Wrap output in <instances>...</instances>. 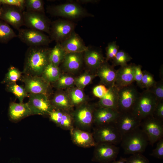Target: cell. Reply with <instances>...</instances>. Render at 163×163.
Returning <instances> with one entry per match:
<instances>
[{"label": "cell", "instance_id": "1", "mask_svg": "<svg viewBox=\"0 0 163 163\" xmlns=\"http://www.w3.org/2000/svg\"><path fill=\"white\" fill-rule=\"evenodd\" d=\"M51 49L46 46L29 47L26 53L22 73L41 76L50 63Z\"/></svg>", "mask_w": 163, "mask_h": 163}, {"label": "cell", "instance_id": "2", "mask_svg": "<svg viewBox=\"0 0 163 163\" xmlns=\"http://www.w3.org/2000/svg\"><path fill=\"white\" fill-rule=\"evenodd\" d=\"M121 145L126 154L142 153L149 144L148 138L140 127L123 135Z\"/></svg>", "mask_w": 163, "mask_h": 163}, {"label": "cell", "instance_id": "3", "mask_svg": "<svg viewBox=\"0 0 163 163\" xmlns=\"http://www.w3.org/2000/svg\"><path fill=\"white\" fill-rule=\"evenodd\" d=\"M47 11L53 16L69 19L94 16L77 2H68L50 6L47 8Z\"/></svg>", "mask_w": 163, "mask_h": 163}, {"label": "cell", "instance_id": "4", "mask_svg": "<svg viewBox=\"0 0 163 163\" xmlns=\"http://www.w3.org/2000/svg\"><path fill=\"white\" fill-rule=\"evenodd\" d=\"M158 102L154 94L145 89L140 94L131 112L137 118L142 120L153 116Z\"/></svg>", "mask_w": 163, "mask_h": 163}, {"label": "cell", "instance_id": "5", "mask_svg": "<svg viewBox=\"0 0 163 163\" xmlns=\"http://www.w3.org/2000/svg\"><path fill=\"white\" fill-rule=\"evenodd\" d=\"M23 15L24 26L50 35L51 22L45 13L26 11H23Z\"/></svg>", "mask_w": 163, "mask_h": 163}, {"label": "cell", "instance_id": "6", "mask_svg": "<svg viewBox=\"0 0 163 163\" xmlns=\"http://www.w3.org/2000/svg\"><path fill=\"white\" fill-rule=\"evenodd\" d=\"M140 127L146 136L149 144L152 146L163 138V122L153 116L142 120Z\"/></svg>", "mask_w": 163, "mask_h": 163}, {"label": "cell", "instance_id": "7", "mask_svg": "<svg viewBox=\"0 0 163 163\" xmlns=\"http://www.w3.org/2000/svg\"><path fill=\"white\" fill-rule=\"evenodd\" d=\"M93 134L97 143L107 142L116 145L120 143L122 139L114 123L96 126Z\"/></svg>", "mask_w": 163, "mask_h": 163}, {"label": "cell", "instance_id": "8", "mask_svg": "<svg viewBox=\"0 0 163 163\" xmlns=\"http://www.w3.org/2000/svg\"><path fill=\"white\" fill-rule=\"evenodd\" d=\"M75 24L68 20L59 19L51 23L50 38L52 41L61 43L74 31Z\"/></svg>", "mask_w": 163, "mask_h": 163}, {"label": "cell", "instance_id": "9", "mask_svg": "<svg viewBox=\"0 0 163 163\" xmlns=\"http://www.w3.org/2000/svg\"><path fill=\"white\" fill-rule=\"evenodd\" d=\"M18 31V38L29 47L46 46L52 41L49 36L39 31L28 28Z\"/></svg>", "mask_w": 163, "mask_h": 163}, {"label": "cell", "instance_id": "10", "mask_svg": "<svg viewBox=\"0 0 163 163\" xmlns=\"http://www.w3.org/2000/svg\"><path fill=\"white\" fill-rule=\"evenodd\" d=\"M28 98L27 103L32 115H49L55 109L46 94H30Z\"/></svg>", "mask_w": 163, "mask_h": 163}, {"label": "cell", "instance_id": "11", "mask_svg": "<svg viewBox=\"0 0 163 163\" xmlns=\"http://www.w3.org/2000/svg\"><path fill=\"white\" fill-rule=\"evenodd\" d=\"M92 161L99 163H110L115 160L119 148L110 143L100 142L94 147Z\"/></svg>", "mask_w": 163, "mask_h": 163}, {"label": "cell", "instance_id": "12", "mask_svg": "<svg viewBox=\"0 0 163 163\" xmlns=\"http://www.w3.org/2000/svg\"><path fill=\"white\" fill-rule=\"evenodd\" d=\"M140 94L133 84L119 89L118 112L122 113L131 111Z\"/></svg>", "mask_w": 163, "mask_h": 163}, {"label": "cell", "instance_id": "13", "mask_svg": "<svg viewBox=\"0 0 163 163\" xmlns=\"http://www.w3.org/2000/svg\"><path fill=\"white\" fill-rule=\"evenodd\" d=\"M95 109L91 106L82 104L75 110L72 117L73 123L77 128L86 129L90 127L94 123V113Z\"/></svg>", "mask_w": 163, "mask_h": 163}, {"label": "cell", "instance_id": "14", "mask_svg": "<svg viewBox=\"0 0 163 163\" xmlns=\"http://www.w3.org/2000/svg\"><path fill=\"white\" fill-rule=\"evenodd\" d=\"M24 87L28 94H44L47 95L49 83L41 76L24 75L21 79Z\"/></svg>", "mask_w": 163, "mask_h": 163}, {"label": "cell", "instance_id": "15", "mask_svg": "<svg viewBox=\"0 0 163 163\" xmlns=\"http://www.w3.org/2000/svg\"><path fill=\"white\" fill-rule=\"evenodd\" d=\"M142 120L131 111L120 113L114 123L122 137L124 135L140 127Z\"/></svg>", "mask_w": 163, "mask_h": 163}, {"label": "cell", "instance_id": "16", "mask_svg": "<svg viewBox=\"0 0 163 163\" xmlns=\"http://www.w3.org/2000/svg\"><path fill=\"white\" fill-rule=\"evenodd\" d=\"M6 5L4 9L2 8L0 18L18 30L24 25L23 11L17 7Z\"/></svg>", "mask_w": 163, "mask_h": 163}, {"label": "cell", "instance_id": "17", "mask_svg": "<svg viewBox=\"0 0 163 163\" xmlns=\"http://www.w3.org/2000/svg\"><path fill=\"white\" fill-rule=\"evenodd\" d=\"M120 113L109 108L98 107L94 113V123L96 126L114 123Z\"/></svg>", "mask_w": 163, "mask_h": 163}, {"label": "cell", "instance_id": "18", "mask_svg": "<svg viewBox=\"0 0 163 163\" xmlns=\"http://www.w3.org/2000/svg\"><path fill=\"white\" fill-rule=\"evenodd\" d=\"M70 131L72 142L78 146L89 148L95 147L97 144L93 133L73 127Z\"/></svg>", "mask_w": 163, "mask_h": 163}, {"label": "cell", "instance_id": "19", "mask_svg": "<svg viewBox=\"0 0 163 163\" xmlns=\"http://www.w3.org/2000/svg\"><path fill=\"white\" fill-rule=\"evenodd\" d=\"M134 64L121 66L117 70L115 86L119 90L132 84L134 81L133 67Z\"/></svg>", "mask_w": 163, "mask_h": 163}, {"label": "cell", "instance_id": "20", "mask_svg": "<svg viewBox=\"0 0 163 163\" xmlns=\"http://www.w3.org/2000/svg\"><path fill=\"white\" fill-rule=\"evenodd\" d=\"M116 72L114 67L105 61L97 69L95 74L99 77L101 83L109 88L115 86Z\"/></svg>", "mask_w": 163, "mask_h": 163}, {"label": "cell", "instance_id": "21", "mask_svg": "<svg viewBox=\"0 0 163 163\" xmlns=\"http://www.w3.org/2000/svg\"><path fill=\"white\" fill-rule=\"evenodd\" d=\"M60 44L66 53H84L88 48L81 37L75 31Z\"/></svg>", "mask_w": 163, "mask_h": 163}, {"label": "cell", "instance_id": "22", "mask_svg": "<svg viewBox=\"0 0 163 163\" xmlns=\"http://www.w3.org/2000/svg\"><path fill=\"white\" fill-rule=\"evenodd\" d=\"M84 53V60L86 65L95 72L105 61L102 52L99 49L88 47Z\"/></svg>", "mask_w": 163, "mask_h": 163}, {"label": "cell", "instance_id": "23", "mask_svg": "<svg viewBox=\"0 0 163 163\" xmlns=\"http://www.w3.org/2000/svg\"><path fill=\"white\" fill-rule=\"evenodd\" d=\"M83 53H66L61 63L64 69L71 73H74L79 70L84 62Z\"/></svg>", "mask_w": 163, "mask_h": 163}, {"label": "cell", "instance_id": "24", "mask_svg": "<svg viewBox=\"0 0 163 163\" xmlns=\"http://www.w3.org/2000/svg\"><path fill=\"white\" fill-rule=\"evenodd\" d=\"M10 119L18 121L29 116L32 115L26 103H20L12 102L10 103L8 111Z\"/></svg>", "mask_w": 163, "mask_h": 163}, {"label": "cell", "instance_id": "25", "mask_svg": "<svg viewBox=\"0 0 163 163\" xmlns=\"http://www.w3.org/2000/svg\"><path fill=\"white\" fill-rule=\"evenodd\" d=\"M118 91L119 89L115 86L109 88L105 96L100 99L98 103V106L118 111Z\"/></svg>", "mask_w": 163, "mask_h": 163}, {"label": "cell", "instance_id": "26", "mask_svg": "<svg viewBox=\"0 0 163 163\" xmlns=\"http://www.w3.org/2000/svg\"><path fill=\"white\" fill-rule=\"evenodd\" d=\"M55 109L67 111L73 106L68 94L62 92L56 94L50 101Z\"/></svg>", "mask_w": 163, "mask_h": 163}, {"label": "cell", "instance_id": "27", "mask_svg": "<svg viewBox=\"0 0 163 163\" xmlns=\"http://www.w3.org/2000/svg\"><path fill=\"white\" fill-rule=\"evenodd\" d=\"M66 53L60 43H56L55 46L51 49L50 52V63L59 66L62 62Z\"/></svg>", "mask_w": 163, "mask_h": 163}, {"label": "cell", "instance_id": "28", "mask_svg": "<svg viewBox=\"0 0 163 163\" xmlns=\"http://www.w3.org/2000/svg\"><path fill=\"white\" fill-rule=\"evenodd\" d=\"M61 74L60 69L58 66L49 63L41 76L50 84L51 82H55Z\"/></svg>", "mask_w": 163, "mask_h": 163}, {"label": "cell", "instance_id": "29", "mask_svg": "<svg viewBox=\"0 0 163 163\" xmlns=\"http://www.w3.org/2000/svg\"><path fill=\"white\" fill-rule=\"evenodd\" d=\"M6 90L12 93L18 100L19 103H23L24 99L28 97L29 94L27 92L24 86L17 85L16 83L6 84Z\"/></svg>", "mask_w": 163, "mask_h": 163}, {"label": "cell", "instance_id": "30", "mask_svg": "<svg viewBox=\"0 0 163 163\" xmlns=\"http://www.w3.org/2000/svg\"><path fill=\"white\" fill-rule=\"evenodd\" d=\"M68 95L72 106L82 105L86 99L85 95L82 90L77 87L71 89Z\"/></svg>", "mask_w": 163, "mask_h": 163}, {"label": "cell", "instance_id": "31", "mask_svg": "<svg viewBox=\"0 0 163 163\" xmlns=\"http://www.w3.org/2000/svg\"><path fill=\"white\" fill-rule=\"evenodd\" d=\"M22 73V72L16 67L11 66L8 69V72L1 83L7 84L15 83L18 81H21Z\"/></svg>", "mask_w": 163, "mask_h": 163}, {"label": "cell", "instance_id": "32", "mask_svg": "<svg viewBox=\"0 0 163 163\" xmlns=\"http://www.w3.org/2000/svg\"><path fill=\"white\" fill-rule=\"evenodd\" d=\"M18 36L8 24L0 22V41L6 43Z\"/></svg>", "mask_w": 163, "mask_h": 163}, {"label": "cell", "instance_id": "33", "mask_svg": "<svg viewBox=\"0 0 163 163\" xmlns=\"http://www.w3.org/2000/svg\"><path fill=\"white\" fill-rule=\"evenodd\" d=\"M44 2L42 0H24L26 11L45 13Z\"/></svg>", "mask_w": 163, "mask_h": 163}, {"label": "cell", "instance_id": "34", "mask_svg": "<svg viewBox=\"0 0 163 163\" xmlns=\"http://www.w3.org/2000/svg\"><path fill=\"white\" fill-rule=\"evenodd\" d=\"M75 79L72 76L61 74L58 79L54 83L58 89H64L72 87L75 85Z\"/></svg>", "mask_w": 163, "mask_h": 163}, {"label": "cell", "instance_id": "35", "mask_svg": "<svg viewBox=\"0 0 163 163\" xmlns=\"http://www.w3.org/2000/svg\"><path fill=\"white\" fill-rule=\"evenodd\" d=\"M132 59V57L127 52L122 50H119L114 58L112 60L114 67L124 66Z\"/></svg>", "mask_w": 163, "mask_h": 163}, {"label": "cell", "instance_id": "36", "mask_svg": "<svg viewBox=\"0 0 163 163\" xmlns=\"http://www.w3.org/2000/svg\"><path fill=\"white\" fill-rule=\"evenodd\" d=\"M96 76V74H91L88 73H85L75 79V85L77 88L82 90L91 83Z\"/></svg>", "mask_w": 163, "mask_h": 163}, {"label": "cell", "instance_id": "37", "mask_svg": "<svg viewBox=\"0 0 163 163\" xmlns=\"http://www.w3.org/2000/svg\"><path fill=\"white\" fill-rule=\"evenodd\" d=\"M142 71L143 77L140 88H145L146 90H147L153 87L156 82L152 74L145 70Z\"/></svg>", "mask_w": 163, "mask_h": 163}, {"label": "cell", "instance_id": "38", "mask_svg": "<svg viewBox=\"0 0 163 163\" xmlns=\"http://www.w3.org/2000/svg\"><path fill=\"white\" fill-rule=\"evenodd\" d=\"M153 93L155 97L158 102L163 101V80L156 82L152 87L147 89Z\"/></svg>", "mask_w": 163, "mask_h": 163}, {"label": "cell", "instance_id": "39", "mask_svg": "<svg viewBox=\"0 0 163 163\" xmlns=\"http://www.w3.org/2000/svg\"><path fill=\"white\" fill-rule=\"evenodd\" d=\"M119 46L116 41L109 43L106 48V58L105 61L112 60L115 57L119 50Z\"/></svg>", "mask_w": 163, "mask_h": 163}, {"label": "cell", "instance_id": "40", "mask_svg": "<svg viewBox=\"0 0 163 163\" xmlns=\"http://www.w3.org/2000/svg\"><path fill=\"white\" fill-rule=\"evenodd\" d=\"M126 160L127 163H150L148 158L141 153L133 154Z\"/></svg>", "mask_w": 163, "mask_h": 163}, {"label": "cell", "instance_id": "41", "mask_svg": "<svg viewBox=\"0 0 163 163\" xmlns=\"http://www.w3.org/2000/svg\"><path fill=\"white\" fill-rule=\"evenodd\" d=\"M150 155L160 159L163 158V139L158 141L156 147L153 150Z\"/></svg>", "mask_w": 163, "mask_h": 163}, {"label": "cell", "instance_id": "42", "mask_svg": "<svg viewBox=\"0 0 163 163\" xmlns=\"http://www.w3.org/2000/svg\"><path fill=\"white\" fill-rule=\"evenodd\" d=\"M142 68L141 65H136L134 64L133 67L134 80V81L136 82L138 86L140 88L143 77V71L142 70Z\"/></svg>", "mask_w": 163, "mask_h": 163}, {"label": "cell", "instance_id": "43", "mask_svg": "<svg viewBox=\"0 0 163 163\" xmlns=\"http://www.w3.org/2000/svg\"><path fill=\"white\" fill-rule=\"evenodd\" d=\"M108 88L104 85L101 84L95 87L93 90V93L95 97L101 99L107 93Z\"/></svg>", "mask_w": 163, "mask_h": 163}, {"label": "cell", "instance_id": "44", "mask_svg": "<svg viewBox=\"0 0 163 163\" xmlns=\"http://www.w3.org/2000/svg\"><path fill=\"white\" fill-rule=\"evenodd\" d=\"M64 111L58 110H54L49 115L50 120L59 126Z\"/></svg>", "mask_w": 163, "mask_h": 163}, {"label": "cell", "instance_id": "45", "mask_svg": "<svg viewBox=\"0 0 163 163\" xmlns=\"http://www.w3.org/2000/svg\"><path fill=\"white\" fill-rule=\"evenodd\" d=\"M0 3L17 7L23 11L25 8L24 0H0Z\"/></svg>", "mask_w": 163, "mask_h": 163}, {"label": "cell", "instance_id": "46", "mask_svg": "<svg viewBox=\"0 0 163 163\" xmlns=\"http://www.w3.org/2000/svg\"><path fill=\"white\" fill-rule=\"evenodd\" d=\"M153 116L156 118L163 121V101H158L154 110Z\"/></svg>", "mask_w": 163, "mask_h": 163}, {"label": "cell", "instance_id": "47", "mask_svg": "<svg viewBox=\"0 0 163 163\" xmlns=\"http://www.w3.org/2000/svg\"><path fill=\"white\" fill-rule=\"evenodd\" d=\"M78 3H82L83 4L87 3H94L98 2V0H79L77 1Z\"/></svg>", "mask_w": 163, "mask_h": 163}, {"label": "cell", "instance_id": "48", "mask_svg": "<svg viewBox=\"0 0 163 163\" xmlns=\"http://www.w3.org/2000/svg\"><path fill=\"white\" fill-rule=\"evenodd\" d=\"M110 163H127L126 158L121 157L119 160L114 161Z\"/></svg>", "mask_w": 163, "mask_h": 163}, {"label": "cell", "instance_id": "49", "mask_svg": "<svg viewBox=\"0 0 163 163\" xmlns=\"http://www.w3.org/2000/svg\"><path fill=\"white\" fill-rule=\"evenodd\" d=\"M1 4L0 3V15L1 14V11H2V8L1 7Z\"/></svg>", "mask_w": 163, "mask_h": 163}, {"label": "cell", "instance_id": "50", "mask_svg": "<svg viewBox=\"0 0 163 163\" xmlns=\"http://www.w3.org/2000/svg\"></svg>", "mask_w": 163, "mask_h": 163}]
</instances>
